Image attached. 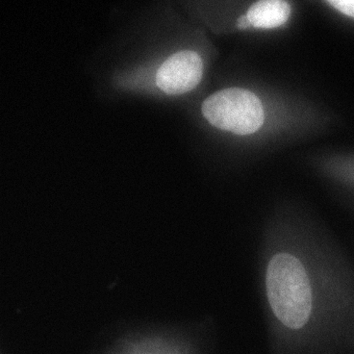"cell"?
I'll return each mask as SVG.
<instances>
[{"label":"cell","instance_id":"1","mask_svg":"<svg viewBox=\"0 0 354 354\" xmlns=\"http://www.w3.org/2000/svg\"><path fill=\"white\" fill-rule=\"evenodd\" d=\"M257 277L270 354L354 348V262L326 228L277 213L258 242Z\"/></svg>","mask_w":354,"mask_h":354},{"label":"cell","instance_id":"2","mask_svg":"<svg viewBox=\"0 0 354 354\" xmlns=\"http://www.w3.org/2000/svg\"><path fill=\"white\" fill-rule=\"evenodd\" d=\"M201 112L216 129L240 136L258 131L265 122L261 102L245 88H228L214 93L204 100Z\"/></svg>","mask_w":354,"mask_h":354},{"label":"cell","instance_id":"3","mask_svg":"<svg viewBox=\"0 0 354 354\" xmlns=\"http://www.w3.org/2000/svg\"><path fill=\"white\" fill-rule=\"evenodd\" d=\"M203 59L193 50H181L169 56L156 73V85L168 95L190 92L201 82Z\"/></svg>","mask_w":354,"mask_h":354},{"label":"cell","instance_id":"4","mask_svg":"<svg viewBox=\"0 0 354 354\" xmlns=\"http://www.w3.org/2000/svg\"><path fill=\"white\" fill-rule=\"evenodd\" d=\"M291 5L284 0L255 2L237 21L238 28L272 29L283 26L291 16Z\"/></svg>","mask_w":354,"mask_h":354},{"label":"cell","instance_id":"5","mask_svg":"<svg viewBox=\"0 0 354 354\" xmlns=\"http://www.w3.org/2000/svg\"><path fill=\"white\" fill-rule=\"evenodd\" d=\"M334 179L342 189H346L350 195L354 196V167L341 169Z\"/></svg>","mask_w":354,"mask_h":354}]
</instances>
